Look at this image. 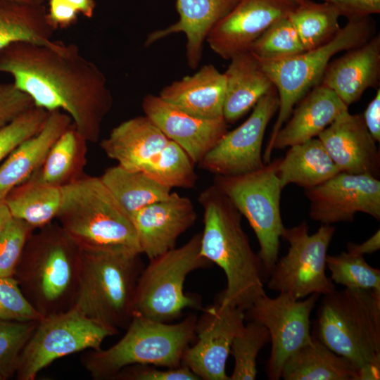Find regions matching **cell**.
<instances>
[{
    "instance_id": "obj_28",
    "label": "cell",
    "mask_w": 380,
    "mask_h": 380,
    "mask_svg": "<svg viewBox=\"0 0 380 380\" xmlns=\"http://www.w3.org/2000/svg\"><path fill=\"white\" fill-rule=\"evenodd\" d=\"M285 380H359V369L316 338L298 349L284 363Z\"/></svg>"
},
{
    "instance_id": "obj_22",
    "label": "cell",
    "mask_w": 380,
    "mask_h": 380,
    "mask_svg": "<svg viewBox=\"0 0 380 380\" xmlns=\"http://www.w3.org/2000/svg\"><path fill=\"white\" fill-rule=\"evenodd\" d=\"M237 0H177L179 20L174 24L149 33L145 46L176 33L186 37V56L191 68L200 63L204 42L214 26L236 4Z\"/></svg>"
},
{
    "instance_id": "obj_4",
    "label": "cell",
    "mask_w": 380,
    "mask_h": 380,
    "mask_svg": "<svg viewBox=\"0 0 380 380\" xmlns=\"http://www.w3.org/2000/svg\"><path fill=\"white\" fill-rule=\"evenodd\" d=\"M32 234L14 277L43 317L70 309L75 299L81 250L58 223Z\"/></svg>"
},
{
    "instance_id": "obj_32",
    "label": "cell",
    "mask_w": 380,
    "mask_h": 380,
    "mask_svg": "<svg viewBox=\"0 0 380 380\" xmlns=\"http://www.w3.org/2000/svg\"><path fill=\"white\" fill-rule=\"evenodd\" d=\"M46 14L41 4L0 0V51L18 41L51 44L56 30Z\"/></svg>"
},
{
    "instance_id": "obj_48",
    "label": "cell",
    "mask_w": 380,
    "mask_h": 380,
    "mask_svg": "<svg viewBox=\"0 0 380 380\" xmlns=\"http://www.w3.org/2000/svg\"><path fill=\"white\" fill-rule=\"evenodd\" d=\"M380 248V230L378 229L370 238L361 244L348 243V252L355 255L372 254Z\"/></svg>"
},
{
    "instance_id": "obj_34",
    "label": "cell",
    "mask_w": 380,
    "mask_h": 380,
    "mask_svg": "<svg viewBox=\"0 0 380 380\" xmlns=\"http://www.w3.org/2000/svg\"><path fill=\"white\" fill-rule=\"evenodd\" d=\"M341 16L329 1L315 3L306 0L289 15L305 49H316L332 39L341 29Z\"/></svg>"
},
{
    "instance_id": "obj_45",
    "label": "cell",
    "mask_w": 380,
    "mask_h": 380,
    "mask_svg": "<svg viewBox=\"0 0 380 380\" xmlns=\"http://www.w3.org/2000/svg\"><path fill=\"white\" fill-rule=\"evenodd\" d=\"M334 4L341 15L360 19L380 13V0H325Z\"/></svg>"
},
{
    "instance_id": "obj_19",
    "label": "cell",
    "mask_w": 380,
    "mask_h": 380,
    "mask_svg": "<svg viewBox=\"0 0 380 380\" xmlns=\"http://www.w3.org/2000/svg\"><path fill=\"white\" fill-rule=\"evenodd\" d=\"M191 201L177 192L151 203L132 217L141 253L151 260L174 248L178 237L196 222Z\"/></svg>"
},
{
    "instance_id": "obj_20",
    "label": "cell",
    "mask_w": 380,
    "mask_h": 380,
    "mask_svg": "<svg viewBox=\"0 0 380 380\" xmlns=\"http://www.w3.org/2000/svg\"><path fill=\"white\" fill-rule=\"evenodd\" d=\"M317 138L340 172L368 174L379 178L380 153L362 115L346 110Z\"/></svg>"
},
{
    "instance_id": "obj_39",
    "label": "cell",
    "mask_w": 380,
    "mask_h": 380,
    "mask_svg": "<svg viewBox=\"0 0 380 380\" xmlns=\"http://www.w3.org/2000/svg\"><path fill=\"white\" fill-rule=\"evenodd\" d=\"M38 322L0 319V374L4 379L15 374L20 353Z\"/></svg>"
},
{
    "instance_id": "obj_43",
    "label": "cell",
    "mask_w": 380,
    "mask_h": 380,
    "mask_svg": "<svg viewBox=\"0 0 380 380\" xmlns=\"http://www.w3.org/2000/svg\"><path fill=\"white\" fill-rule=\"evenodd\" d=\"M148 365H133L122 369L113 380H198L186 366L161 369Z\"/></svg>"
},
{
    "instance_id": "obj_26",
    "label": "cell",
    "mask_w": 380,
    "mask_h": 380,
    "mask_svg": "<svg viewBox=\"0 0 380 380\" xmlns=\"http://www.w3.org/2000/svg\"><path fill=\"white\" fill-rule=\"evenodd\" d=\"M167 137L147 115L127 120L103 139L100 146L106 156L129 170L141 167L157 155Z\"/></svg>"
},
{
    "instance_id": "obj_35",
    "label": "cell",
    "mask_w": 380,
    "mask_h": 380,
    "mask_svg": "<svg viewBox=\"0 0 380 380\" xmlns=\"http://www.w3.org/2000/svg\"><path fill=\"white\" fill-rule=\"evenodd\" d=\"M194 165L186 152L169 139L164 148L139 170L171 189H191L198 180Z\"/></svg>"
},
{
    "instance_id": "obj_52",
    "label": "cell",
    "mask_w": 380,
    "mask_h": 380,
    "mask_svg": "<svg viewBox=\"0 0 380 380\" xmlns=\"http://www.w3.org/2000/svg\"><path fill=\"white\" fill-rule=\"evenodd\" d=\"M298 5L303 4L306 0H293Z\"/></svg>"
},
{
    "instance_id": "obj_49",
    "label": "cell",
    "mask_w": 380,
    "mask_h": 380,
    "mask_svg": "<svg viewBox=\"0 0 380 380\" xmlns=\"http://www.w3.org/2000/svg\"><path fill=\"white\" fill-rule=\"evenodd\" d=\"M72 5L79 13L87 18L92 17L95 8L94 0H67Z\"/></svg>"
},
{
    "instance_id": "obj_31",
    "label": "cell",
    "mask_w": 380,
    "mask_h": 380,
    "mask_svg": "<svg viewBox=\"0 0 380 380\" xmlns=\"http://www.w3.org/2000/svg\"><path fill=\"white\" fill-rule=\"evenodd\" d=\"M117 202L130 217L140 209L169 197L171 189L142 170L120 165L110 167L99 177Z\"/></svg>"
},
{
    "instance_id": "obj_46",
    "label": "cell",
    "mask_w": 380,
    "mask_h": 380,
    "mask_svg": "<svg viewBox=\"0 0 380 380\" xmlns=\"http://www.w3.org/2000/svg\"><path fill=\"white\" fill-rule=\"evenodd\" d=\"M49 4L46 17L55 30L69 27L76 23L79 13L67 0H49Z\"/></svg>"
},
{
    "instance_id": "obj_8",
    "label": "cell",
    "mask_w": 380,
    "mask_h": 380,
    "mask_svg": "<svg viewBox=\"0 0 380 380\" xmlns=\"http://www.w3.org/2000/svg\"><path fill=\"white\" fill-rule=\"evenodd\" d=\"M374 25L369 17L348 20L329 42L293 56L277 61H260L279 96L276 122L263 155L270 161L275 137L290 117L293 107L315 86L319 84L332 57L340 51L356 48L372 37Z\"/></svg>"
},
{
    "instance_id": "obj_38",
    "label": "cell",
    "mask_w": 380,
    "mask_h": 380,
    "mask_svg": "<svg viewBox=\"0 0 380 380\" xmlns=\"http://www.w3.org/2000/svg\"><path fill=\"white\" fill-rule=\"evenodd\" d=\"M326 265L336 284L348 289L380 291V270L370 266L362 255L349 252L327 255Z\"/></svg>"
},
{
    "instance_id": "obj_53",
    "label": "cell",
    "mask_w": 380,
    "mask_h": 380,
    "mask_svg": "<svg viewBox=\"0 0 380 380\" xmlns=\"http://www.w3.org/2000/svg\"><path fill=\"white\" fill-rule=\"evenodd\" d=\"M4 376L0 374V380H4Z\"/></svg>"
},
{
    "instance_id": "obj_9",
    "label": "cell",
    "mask_w": 380,
    "mask_h": 380,
    "mask_svg": "<svg viewBox=\"0 0 380 380\" xmlns=\"http://www.w3.org/2000/svg\"><path fill=\"white\" fill-rule=\"evenodd\" d=\"M211 264L201 254V234L182 246L149 260L137 280L134 315L170 323L186 308H201V298L186 293L184 282L189 274Z\"/></svg>"
},
{
    "instance_id": "obj_1",
    "label": "cell",
    "mask_w": 380,
    "mask_h": 380,
    "mask_svg": "<svg viewBox=\"0 0 380 380\" xmlns=\"http://www.w3.org/2000/svg\"><path fill=\"white\" fill-rule=\"evenodd\" d=\"M0 72L11 75L35 106L67 113L87 142L99 140L113 97L103 71L76 44L11 43L0 51Z\"/></svg>"
},
{
    "instance_id": "obj_36",
    "label": "cell",
    "mask_w": 380,
    "mask_h": 380,
    "mask_svg": "<svg viewBox=\"0 0 380 380\" xmlns=\"http://www.w3.org/2000/svg\"><path fill=\"white\" fill-rule=\"evenodd\" d=\"M267 329L251 320L234 338L230 353L234 360L229 380H253L256 377V360L262 347L270 341Z\"/></svg>"
},
{
    "instance_id": "obj_5",
    "label": "cell",
    "mask_w": 380,
    "mask_h": 380,
    "mask_svg": "<svg viewBox=\"0 0 380 380\" xmlns=\"http://www.w3.org/2000/svg\"><path fill=\"white\" fill-rule=\"evenodd\" d=\"M139 255L125 251L81 250L71 308L104 326L127 329L134 315L135 289L143 270Z\"/></svg>"
},
{
    "instance_id": "obj_21",
    "label": "cell",
    "mask_w": 380,
    "mask_h": 380,
    "mask_svg": "<svg viewBox=\"0 0 380 380\" xmlns=\"http://www.w3.org/2000/svg\"><path fill=\"white\" fill-rule=\"evenodd\" d=\"M380 80V37L348 50L330 61L320 84L334 91L348 107L368 88H377Z\"/></svg>"
},
{
    "instance_id": "obj_41",
    "label": "cell",
    "mask_w": 380,
    "mask_h": 380,
    "mask_svg": "<svg viewBox=\"0 0 380 380\" xmlns=\"http://www.w3.org/2000/svg\"><path fill=\"white\" fill-rule=\"evenodd\" d=\"M34 229L12 217L0 234V277H13L26 243Z\"/></svg>"
},
{
    "instance_id": "obj_51",
    "label": "cell",
    "mask_w": 380,
    "mask_h": 380,
    "mask_svg": "<svg viewBox=\"0 0 380 380\" xmlns=\"http://www.w3.org/2000/svg\"><path fill=\"white\" fill-rule=\"evenodd\" d=\"M19 2L23 3H27V4H41V0H13Z\"/></svg>"
},
{
    "instance_id": "obj_25",
    "label": "cell",
    "mask_w": 380,
    "mask_h": 380,
    "mask_svg": "<svg viewBox=\"0 0 380 380\" xmlns=\"http://www.w3.org/2000/svg\"><path fill=\"white\" fill-rule=\"evenodd\" d=\"M226 82L224 72L213 65H203L196 73L163 87L159 96L177 108L196 117H223Z\"/></svg>"
},
{
    "instance_id": "obj_42",
    "label": "cell",
    "mask_w": 380,
    "mask_h": 380,
    "mask_svg": "<svg viewBox=\"0 0 380 380\" xmlns=\"http://www.w3.org/2000/svg\"><path fill=\"white\" fill-rule=\"evenodd\" d=\"M43 317L23 294L14 277H0V319L38 322Z\"/></svg>"
},
{
    "instance_id": "obj_12",
    "label": "cell",
    "mask_w": 380,
    "mask_h": 380,
    "mask_svg": "<svg viewBox=\"0 0 380 380\" xmlns=\"http://www.w3.org/2000/svg\"><path fill=\"white\" fill-rule=\"evenodd\" d=\"M335 232L331 224H322L308 234L306 221L284 228L281 237L289 247L287 253L276 262L268 279L267 287L300 300L313 293L325 295L336 288L326 274V259Z\"/></svg>"
},
{
    "instance_id": "obj_6",
    "label": "cell",
    "mask_w": 380,
    "mask_h": 380,
    "mask_svg": "<svg viewBox=\"0 0 380 380\" xmlns=\"http://www.w3.org/2000/svg\"><path fill=\"white\" fill-rule=\"evenodd\" d=\"M196 323L195 315L174 324L134 315L126 333L115 344L107 349L88 350L81 363L96 380H113L122 369L133 365L178 367L196 336Z\"/></svg>"
},
{
    "instance_id": "obj_40",
    "label": "cell",
    "mask_w": 380,
    "mask_h": 380,
    "mask_svg": "<svg viewBox=\"0 0 380 380\" xmlns=\"http://www.w3.org/2000/svg\"><path fill=\"white\" fill-rule=\"evenodd\" d=\"M49 111L32 106L0 128V162L22 142L38 133L46 120Z\"/></svg>"
},
{
    "instance_id": "obj_30",
    "label": "cell",
    "mask_w": 380,
    "mask_h": 380,
    "mask_svg": "<svg viewBox=\"0 0 380 380\" xmlns=\"http://www.w3.org/2000/svg\"><path fill=\"white\" fill-rule=\"evenodd\" d=\"M87 143L72 125L56 140L29 179L56 187L75 181L83 175L87 163Z\"/></svg>"
},
{
    "instance_id": "obj_27",
    "label": "cell",
    "mask_w": 380,
    "mask_h": 380,
    "mask_svg": "<svg viewBox=\"0 0 380 380\" xmlns=\"http://www.w3.org/2000/svg\"><path fill=\"white\" fill-rule=\"evenodd\" d=\"M224 72L226 82L223 117L234 123L274 87L258 58L246 51L234 55Z\"/></svg>"
},
{
    "instance_id": "obj_2",
    "label": "cell",
    "mask_w": 380,
    "mask_h": 380,
    "mask_svg": "<svg viewBox=\"0 0 380 380\" xmlns=\"http://www.w3.org/2000/svg\"><path fill=\"white\" fill-rule=\"evenodd\" d=\"M203 209L201 254L224 272L227 286L217 302L248 310L265 293L261 260L252 249L241 214L215 184L198 196Z\"/></svg>"
},
{
    "instance_id": "obj_50",
    "label": "cell",
    "mask_w": 380,
    "mask_h": 380,
    "mask_svg": "<svg viewBox=\"0 0 380 380\" xmlns=\"http://www.w3.org/2000/svg\"><path fill=\"white\" fill-rule=\"evenodd\" d=\"M12 217L4 199L0 198V234Z\"/></svg>"
},
{
    "instance_id": "obj_47",
    "label": "cell",
    "mask_w": 380,
    "mask_h": 380,
    "mask_svg": "<svg viewBox=\"0 0 380 380\" xmlns=\"http://www.w3.org/2000/svg\"><path fill=\"white\" fill-rule=\"evenodd\" d=\"M362 118L365 124L376 142L380 141V89L365 109Z\"/></svg>"
},
{
    "instance_id": "obj_18",
    "label": "cell",
    "mask_w": 380,
    "mask_h": 380,
    "mask_svg": "<svg viewBox=\"0 0 380 380\" xmlns=\"http://www.w3.org/2000/svg\"><path fill=\"white\" fill-rule=\"evenodd\" d=\"M142 108L144 115L168 139L179 145L194 164L198 163L227 132L224 118L196 117L169 104L158 95H146L142 101Z\"/></svg>"
},
{
    "instance_id": "obj_16",
    "label": "cell",
    "mask_w": 380,
    "mask_h": 380,
    "mask_svg": "<svg viewBox=\"0 0 380 380\" xmlns=\"http://www.w3.org/2000/svg\"><path fill=\"white\" fill-rule=\"evenodd\" d=\"M305 194L310 218L322 224L352 222L357 213L380 220V181L371 175L339 172Z\"/></svg>"
},
{
    "instance_id": "obj_15",
    "label": "cell",
    "mask_w": 380,
    "mask_h": 380,
    "mask_svg": "<svg viewBox=\"0 0 380 380\" xmlns=\"http://www.w3.org/2000/svg\"><path fill=\"white\" fill-rule=\"evenodd\" d=\"M244 311L216 302L197 319L196 343L185 350L182 364L199 379L229 380L226 363L234 338L244 327Z\"/></svg>"
},
{
    "instance_id": "obj_7",
    "label": "cell",
    "mask_w": 380,
    "mask_h": 380,
    "mask_svg": "<svg viewBox=\"0 0 380 380\" xmlns=\"http://www.w3.org/2000/svg\"><path fill=\"white\" fill-rule=\"evenodd\" d=\"M312 336L359 369L380 363V291L345 288L323 295Z\"/></svg>"
},
{
    "instance_id": "obj_3",
    "label": "cell",
    "mask_w": 380,
    "mask_h": 380,
    "mask_svg": "<svg viewBox=\"0 0 380 380\" xmlns=\"http://www.w3.org/2000/svg\"><path fill=\"white\" fill-rule=\"evenodd\" d=\"M61 193L56 219L81 250L141 254L130 216L100 177L83 174Z\"/></svg>"
},
{
    "instance_id": "obj_33",
    "label": "cell",
    "mask_w": 380,
    "mask_h": 380,
    "mask_svg": "<svg viewBox=\"0 0 380 380\" xmlns=\"http://www.w3.org/2000/svg\"><path fill=\"white\" fill-rule=\"evenodd\" d=\"M61 187L27 179L13 188L4 198L13 217L34 229L56 219L61 203Z\"/></svg>"
},
{
    "instance_id": "obj_54",
    "label": "cell",
    "mask_w": 380,
    "mask_h": 380,
    "mask_svg": "<svg viewBox=\"0 0 380 380\" xmlns=\"http://www.w3.org/2000/svg\"><path fill=\"white\" fill-rule=\"evenodd\" d=\"M322 1H325V0H322Z\"/></svg>"
},
{
    "instance_id": "obj_11",
    "label": "cell",
    "mask_w": 380,
    "mask_h": 380,
    "mask_svg": "<svg viewBox=\"0 0 380 380\" xmlns=\"http://www.w3.org/2000/svg\"><path fill=\"white\" fill-rule=\"evenodd\" d=\"M118 332L74 308L43 317L20 353L17 379L34 380L59 358L85 350H99L106 338Z\"/></svg>"
},
{
    "instance_id": "obj_23",
    "label": "cell",
    "mask_w": 380,
    "mask_h": 380,
    "mask_svg": "<svg viewBox=\"0 0 380 380\" xmlns=\"http://www.w3.org/2000/svg\"><path fill=\"white\" fill-rule=\"evenodd\" d=\"M288 122L277 132L272 150L283 149L317 137L348 107L336 93L319 84L298 102Z\"/></svg>"
},
{
    "instance_id": "obj_14",
    "label": "cell",
    "mask_w": 380,
    "mask_h": 380,
    "mask_svg": "<svg viewBox=\"0 0 380 380\" xmlns=\"http://www.w3.org/2000/svg\"><path fill=\"white\" fill-rule=\"evenodd\" d=\"M279 108L275 87L253 107L248 118L227 132L198 163L201 169L218 176H236L261 168L263 138L267 127Z\"/></svg>"
},
{
    "instance_id": "obj_24",
    "label": "cell",
    "mask_w": 380,
    "mask_h": 380,
    "mask_svg": "<svg viewBox=\"0 0 380 380\" xmlns=\"http://www.w3.org/2000/svg\"><path fill=\"white\" fill-rule=\"evenodd\" d=\"M72 125L60 110L49 111L42 129L17 146L0 165V198L27 180L42 165L56 140Z\"/></svg>"
},
{
    "instance_id": "obj_17",
    "label": "cell",
    "mask_w": 380,
    "mask_h": 380,
    "mask_svg": "<svg viewBox=\"0 0 380 380\" xmlns=\"http://www.w3.org/2000/svg\"><path fill=\"white\" fill-rule=\"evenodd\" d=\"M293 0H237L212 29L206 42L224 60L249 51L252 44L277 20L297 7Z\"/></svg>"
},
{
    "instance_id": "obj_37",
    "label": "cell",
    "mask_w": 380,
    "mask_h": 380,
    "mask_svg": "<svg viewBox=\"0 0 380 380\" xmlns=\"http://www.w3.org/2000/svg\"><path fill=\"white\" fill-rule=\"evenodd\" d=\"M260 61H277L305 51L289 16L274 22L251 46Z\"/></svg>"
},
{
    "instance_id": "obj_10",
    "label": "cell",
    "mask_w": 380,
    "mask_h": 380,
    "mask_svg": "<svg viewBox=\"0 0 380 380\" xmlns=\"http://www.w3.org/2000/svg\"><path fill=\"white\" fill-rule=\"evenodd\" d=\"M279 159L248 173L216 175L213 184L231 200L254 231L265 281L278 260L279 239L285 228L280 210L283 188L277 175Z\"/></svg>"
},
{
    "instance_id": "obj_44",
    "label": "cell",
    "mask_w": 380,
    "mask_h": 380,
    "mask_svg": "<svg viewBox=\"0 0 380 380\" xmlns=\"http://www.w3.org/2000/svg\"><path fill=\"white\" fill-rule=\"evenodd\" d=\"M34 106L31 97L13 82H0V128Z\"/></svg>"
},
{
    "instance_id": "obj_13",
    "label": "cell",
    "mask_w": 380,
    "mask_h": 380,
    "mask_svg": "<svg viewBox=\"0 0 380 380\" xmlns=\"http://www.w3.org/2000/svg\"><path fill=\"white\" fill-rule=\"evenodd\" d=\"M319 297L313 293L305 300H294L282 293L275 298L264 293L246 310L251 320L262 324L270 334L272 348L266 370L269 379H281L286 361L311 341L310 318Z\"/></svg>"
},
{
    "instance_id": "obj_29",
    "label": "cell",
    "mask_w": 380,
    "mask_h": 380,
    "mask_svg": "<svg viewBox=\"0 0 380 380\" xmlns=\"http://www.w3.org/2000/svg\"><path fill=\"white\" fill-rule=\"evenodd\" d=\"M339 172L317 137L290 146L277 166V175L283 189L290 184L311 188Z\"/></svg>"
}]
</instances>
